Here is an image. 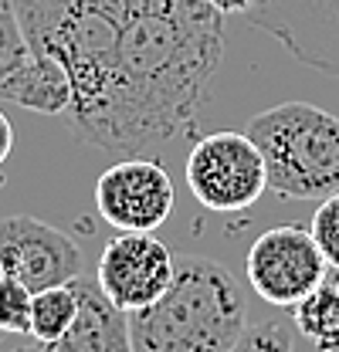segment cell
<instances>
[{"mask_svg": "<svg viewBox=\"0 0 339 352\" xmlns=\"http://www.w3.org/2000/svg\"><path fill=\"white\" fill-rule=\"evenodd\" d=\"M0 105H21L41 116H65L72 105V82L65 68L38 51L0 65Z\"/></svg>", "mask_w": 339, "mask_h": 352, "instance_id": "11", "label": "cell"}, {"mask_svg": "<svg viewBox=\"0 0 339 352\" xmlns=\"http://www.w3.org/2000/svg\"><path fill=\"white\" fill-rule=\"evenodd\" d=\"M245 132L261 149L268 190L282 200H326L339 190V116L282 102L258 112Z\"/></svg>", "mask_w": 339, "mask_h": 352, "instance_id": "3", "label": "cell"}, {"mask_svg": "<svg viewBox=\"0 0 339 352\" xmlns=\"http://www.w3.org/2000/svg\"><path fill=\"white\" fill-rule=\"evenodd\" d=\"M10 149H14V126H10V119L3 116V109H0V166L7 163Z\"/></svg>", "mask_w": 339, "mask_h": 352, "instance_id": "19", "label": "cell"}, {"mask_svg": "<svg viewBox=\"0 0 339 352\" xmlns=\"http://www.w3.org/2000/svg\"><path fill=\"white\" fill-rule=\"evenodd\" d=\"M245 17L302 65L339 78V0H258Z\"/></svg>", "mask_w": 339, "mask_h": 352, "instance_id": "9", "label": "cell"}, {"mask_svg": "<svg viewBox=\"0 0 339 352\" xmlns=\"http://www.w3.org/2000/svg\"><path fill=\"white\" fill-rule=\"evenodd\" d=\"M31 302L34 292L24 281L0 271V332L31 336Z\"/></svg>", "mask_w": 339, "mask_h": 352, "instance_id": "14", "label": "cell"}, {"mask_svg": "<svg viewBox=\"0 0 339 352\" xmlns=\"http://www.w3.org/2000/svg\"><path fill=\"white\" fill-rule=\"evenodd\" d=\"M170 0H10L31 51L54 58L68 82V122L79 132L102 102L112 58L129 31Z\"/></svg>", "mask_w": 339, "mask_h": 352, "instance_id": "1", "label": "cell"}, {"mask_svg": "<svg viewBox=\"0 0 339 352\" xmlns=\"http://www.w3.org/2000/svg\"><path fill=\"white\" fill-rule=\"evenodd\" d=\"M309 230H312V237H316V244H319L326 264H329L333 271H339V190L329 193L326 200H319Z\"/></svg>", "mask_w": 339, "mask_h": 352, "instance_id": "15", "label": "cell"}, {"mask_svg": "<svg viewBox=\"0 0 339 352\" xmlns=\"http://www.w3.org/2000/svg\"><path fill=\"white\" fill-rule=\"evenodd\" d=\"M292 325L319 352H339V288L333 278L292 305Z\"/></svg>", "mask_w": 339, "mask_h": 352, "instance_id": "12", "label": "cell"}, {"mask_svg": "<svg viewBox=\"0 0 339 352\" xmlns=\"http://www.w3.org/2000/svg\"><path fill=\"white\" fill-rule=\"evenodd\" d=\"M183 173L197 204L214 214H241L268 190L261 149L248 132H211L197 139Z\"/></svg>", "mask_w": 339, "mask_h": 352, "instance_id": "4", "label": "cell"}, {"mask_svg": "<svg viewBox=\"0 0 339 352\" xmlns=\"http://www.w3.org/2000/svg\"><path fill=\"white\" fill-rule=\"evenodd\" d=\"M329 278H333V281H336V288H339V271H333V274H329Z\"/></svg>", "mask_w": 339, "mask_h": 352, "instance_id": "21", "label": "cell"}, {"mask_svg": "<svg viewBox=\"0 0 339 352\" xmlns=\"http://www.w3.org/2000/svg\"><path fill=\"white\" fill-rule=\"evenodd\" d=\"M72 288L79 295V315L72 329L54 342V352H132L129 311L116 305L95 278L79 274Z\"/></svg>", "mask_w": 339, "mask_h": 352, "instance_id": "10", "label": "cell"}, {"mask_svg": "<svg viewBox=\"0 0 339 352\" xmlns=\"http://www.w3.org/2000/svg\"><path fill=\"white\" fill-rule=\"evenodd\" d=\"M248 329V298L227 264L180 254L170 288L129 311L132 352H227Z\"/></svg>", "mask_w": 339, "mask_h": 352, "instance_id": "2", "label": "cell"}, {"mask_svg": "<svg viewBox=\"0 0 339 352\" xmlns=\"http://www.w3.org/2000/svg\"><path fill=\"white\" fill-rule=\"evenodd\" d=\"M28 47H31V44H28L24 31H21V21H17L10 0H0V65L21 58Z\"/></svg>", "mask_w": 339, "mask_h": 352, "instance_id": "17", "label": "cell"}, {"mask_svg": "<svg viewBox=\"0 0 339 352\" xmlns=\"http://www.w3.org/2000/svg\"><path fill=\"white\" fill-rule=\"evenodd\" d=\"M329 271L333 267L326 264L312 230L298 223H282L258 234L245 258V274L254 295L278 308L298 305L329 278Z\"/></svg>", "mask_w": 339, "mask_h": 352, "instance_id": "5", "label": "cell"}, {"mask_svg": "<svg viewBox=\"0 0 339 352\" xmlns=\"http://www.w3.org/2000/svg\"><path fill=\"white\" fill-rule=\"evenodd\" d=\"M227 352H292V329L275 318L248 325Z\"/></svg>", "mask_w": 339, "mask_h": 352, "instance_id": "16", "label": "cell"}, {"mask_svg": "<svg viewBox=\"0 0 339 352\" xmlns=\"http://www.w3.org/2000/svg\"><path fill=\"white\" fill-rule=\"evenodd\" d=\"M0 271L44 292L82 274V251L65 230L31 214H10L0 220Z\"/></svg>", "mask_w": 339, "mask_h": 352, "instance_id": "7", "label": "cell"}, {"mask_svg": "<svg viewBox=\"0 0 339 352\" xmlns=\"http://www.w3.org/2000/svg\"><path fill=\"white\" fill-rule=\"evenodd\" d=\"M207 3H211L217 14H224V17L227 14H241L245 17V14H251L254 7H258V0H207Z\"/></svg>", "mask_w": 339, "mask_h": 352, "instance_id": "18", "label": "cell"}, {"mask_svg": "<svg viewBox=\"0 0 339 352\" xmlns=\"http://www.w3.org/2000/svg\"><path fill=\"white\" fill-rule=\"evenodd\" d=\"M75 315H79V295H75L72 285L34 292V302H31V339H38L44 346H54L72 329Z\"/></svg>", "mask_w": 339, "mask_h": 352, "instance_id": "13", "label": "cell"}, {"mask_svg": "<svg viewBox=\"0 0 339 352\" xmlns=\"http://www.w3.org/2000/svg\"><path fill=\"white\" fill-rule=\"evenodd\" d=\"M173 179L163 163L126 156L95 179V210L116 230H153L173 214Z\"/></svg>", "mask_w": 339, "mask_h": 352, "instance_id": "8", "label": "cell"}, {"mask_svg": "<svg viewBox=\"0 0 339 352\" xmlns=\"http://www.w3.org/2000/svg\"><path fill=\"white\" fill-rule=\"evenodd\" d=\"M173 271L176 258L153 230H119L99 254L95 281L123 311H136L167 292Z\"/></svg>", "mask_w": 339, "mask_h": 352, "instance_id": "6", "label": "cell"}, {"mask_svg": "<svg viewBox=\"0 0 339 352\" xmlns=\"http://www.w3.org/2000/svg\"><path fill=\"white\" fill-rule=\"evenodd\" d=\"M10 352H54V346H44L38 339H31V342H21V346H14Z\"/></svg>", "mask_w": 339, "mask_h": 352, "instance_id": "20", "label": "cell"}]
</instances>
